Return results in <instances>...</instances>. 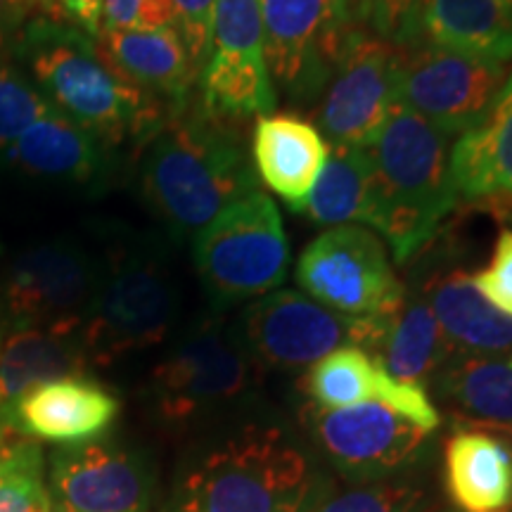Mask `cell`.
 Segmentation results:
<instances>
[{"instance_id":"6da1fadb","label":"cell","mask_w":512,"mask_h":512,"mask_svg":"<svg viewBox=\"0 0 512 512\" xmlns=\"http://www.w3.org/2000/svg\"><path fill=\"white\" fill-rule=\"evenodd\" d=\"M17 55L48 105L102 147L145 143L162 126V102L128 81L86 31L34 19L17 34Z\"/></svg>"},{"instance_id":"7a4b0ae2","label":"cell","mask_w":512,"mask_h":512,"mask_svg":"<svg viewBox=\"0 0 512 512\" xmlns=\"http://www.w3.org/2000/svg\"><path fill=\"white\" fill-rule=\"evenodd\" d=\"M140 185L152 211L176 235H197L228 204L259 190V178L226 119H171L145 140Z\"/></svg>"},{"instance_id":"3957f363","label":"cell","mask_w":512,"mask_h":512,"mask_svg":"<svg viewBox=\"0 0 512 512\" xmlns=\"http://www.w3.org/2000/svg\"><path fill=\"white\" fill-rule=\"evenodd\" d=\"M373 164V209L368 226L387 240L394 259L411 261L437 238L458 209L448 174L451 136L396 105L380 133L363 145Z\"/></svg>"},{"instance_id":"277c9868","label":"cell","mask_w":512,"mask_h":512,"mask_svg":"<svg viewBox=\"0 0 512 512\" xmlns=\"http://www.w3.org/2000/svg\"><path fill=\"white\" fill-rule=\"evenodd\" d=\"M316 477L275 427H245L185 467L162 512H302Z\"/></svg>"},{"instance_id":"5b68a950","label":"cell","mask_w":512,"mask_h":512,"mask_svg":"<svg viewBox=\"0 0 512 512\" xmlns=\"http://www.w3.org/2000/svg\"><path fill=\"white\" fill-rule=\"evenodd\" d=\"M178 287L169 261L143 242H121L100 271V285L81 325L88 361L110 363L157 347L174 328Z\"/></svg>"},{"instance_id":"8992f818","label":"cell","mask_w":512,"mask_h":512,"mask_svg":"<svg viewBox=\"0 0 512 512\" xmlns=\"http://www.w3.org/2000/svg\"><path fill=\"white\" fill-rule=\"evenodd\" d=\"M195 266L209 302L219 309L283 285L290 245L271 197L254 190L228 204L195 235Z\"/></svg>"},{"instance_id":"52a82bcc","label":"cell","mask_w":512,"mask_h":512,"mask_svg":"<svg viewBox=\"0 0 512 512\" xmlns=\"http://www.w3.org/2000/svg\"><path fill=\"white\" fill-rule=\"evenodd\" d=\"M294 275L311 299L351 318L394 316L406 302L387 245L375 230L354 223L320 233Z\"/></svg>"},{"instance_id":"ba28073f","label":"cell","mask_w":512,"mask_h":512,"mask_svg":"<svg viewBox=\"0 0 512 512\" xmlns=\"http://www.w3.org/2000/svg\"><path fill=\"white\" fill-rule=\"evenodd\" d=\"M387 318H351L294 290L268 292L242 313V344L256 363L275 370L311 368L339 347L377 349Z\"/></svg>"},{"instance_id":"9c48e42d","label":"cell","mask_w":512,"mask_h":512,"mask_svg":"<svg viewBox=\"0 0 512 512\" xmlns=\"http://www.w3.org/2000/svg\"><path fill=\"white\" fill-rule=\"evenodd\" d=\"M254 358L221 328L202 323L166 354L150 377V396L169 425H192L233 406L254 384Z\"/></svg>"},{"instance_id":"30bf717a","label":"cell","mask_w":512,"mask_h":512,"mask_svg":"<svg viewBox=\"0 0 512 512\" xmlns=\"http://www.w3.org/2000/svg\"><path fill=\"white\" fill-rule=\"evenodd\" d=\"M102 264L74 240L38 242L5 268L0 311L10 330L81 332Z\"/></svg>"},{"instance_id":"8fae6325","label":"cell","mask_w":512,"mask_h":512,"mask_svg":"<svg viewBox=\"0 0 512 512\" xmlns=\"http://www.w3.org/2000/svg\"><path fill=\"white\" fill-rule=\"evenodd\" d=\"M261 12L273 86L316 105L356 29L349 0H261Z\"/></svg>"},{"instance_id":"7c38bea8","label":"cell","mask_w":512,"mask_h":512,"mask_svg":"<svg viewBox=\"0 0 512 512\" xmlns=\"http://www.w3.org/2000/svg\"><path fill=\"white\" fill-rule=\"evenodd\" d=\"M202 112L216 119L273 114L278 95L268 72L261 0H216L209 57L200 72Z\"/></svg>"},{"instance_id":"4fadbf2b","label":"cell","mask_w":512,"mask_h":512,"mask_svg":"<svg viewBox=\"0 0 512 512\" xmlns=\"http://www.w3.org/2000/svg\"><path fill=\"white\" fill-rule=\"evenodd\" d=\"M505 79L503 62L415 43L401 50L396 102L453 138L484 119Z\"/></svg>"},{"instance_id":"5bb4252c","label":"cell","mask_w":512,"mask_h":512,"mask_svg":"<svg viewBox=\"0 0 512 512\" xmlns=\"http://www.w3.org/2000/svg\"><path fill=\"white\" fill-rule=\"evenodd\" d=\"M401 46L356 27L323 88L313 117L330 145H368L396 102Z\"/></svg>"},{"instance_id":"9a60e30c","label":"cell","mask_w":512,"mask_h":512,"mask_svg":"<svg viewBox=\"0 0 512 512\" xmlns=\"http://www.w3.org/2000/svg\"><path fill=\"white\" fill-rule=\"evenodd\" d=\"M311 430L344 477L368 484L418 463L432 437L430 430L377 401L339 411L311 406Z\"/></svg>"},{"instance_id":"2e32d148","label":"cell","mask_w":512,"mask_h":512,"mask_svg":"<svg viewBox=\"0 0 512 512\" xmlns=\"http://www.w3.org/2000/svg\"><path fill=\"white\" fill-rule=\"evenodd\" d=\"M48 491L55 512H150L152 472L143 456L110 441L60 446Z\"/></svg>"},{"instance_id":"e0dca14e","label":"cell","mask_w":512,"mask_h":512,"mask_svg":"<svg viewBox=\"0 0 512 512\" xmlns=\"http://www.w3.org/2000/svg\"><path fill=\"white\" fill-rule=\"evenodd\" d=\"M302 387L313 408L339 411L358 403L377 401L415 425L434 432L441 425L439 411L422 384L396 380L363 347H339L306 370Z\"/></svg>"},{"instance_id":"ac0fdd59","label":"cell","mask_w":512,"mask_h":512,"mask_svg":"<svg viewBox=\"0 0 512 512\" xmlns=\"http://www.w3.org/2000/svg\"><path fill=\"white\" fill-rule=\"evenodd\" d=\"M121 403L114 392L86 375L31 387L8 408V425L36 441L79 446L98 441L119 418Z\"/></svg>"},{"instance_id":"d6986e66","label":"cell","mask_w":512,"mask_h":512,"mask_svg":"<svg viewBox=\"0 0 512 512\" xmlns=\"http://www.w3.org/2000/svg\"><path fill=\"white\" fill-rule=\"evenodd\" d=\"M448 174L458 207L472 204L512 219V72L484 119L451 145Z\"/></svg>"},{"instance_id":"ffe728a7","label":"cell","mask_w":512,"mask_h":512,"mask_svg":"<svg viewBox=\"0 0 512 512\" xmlns=\"http://www.w3.org/2000/svg\"><path fill=\"white\" fill-rule=\"evenodd\" d=\"M330 145L297 114H264L252 136L254 174L292 211H304L313 185L328 162Z\"/></svg>"},{"instance_id":"44dd1931","label":"cell","mask_w":512,"mask_h":512,"mask_svg":"<svg viewBox=\"0 0 512 512\" xmlns=\"http://www.w3.org/2000/svg\"><path fill=\"white\" fill-rule=\"evenodd\" d=\"M0 164L55 185H93L107 166L105 147L55 107L15 140Z\"/></svg>"},{"instance_id":"7402d4cb","label":"cell","mask_w":512,"mask_h":512,"mask_svg":"<svg viewBox=\"0 0 512 512\" xmlns=\"http://www.w3.org/2000/svg\"><path fill=\"white\" fill-rule=\"evenodd\" d=\"M95 43L140 91L169 102L176 114L185 110L197 69L174 27L100 31Z\"/></svg>"},{"instance_id":"603a6c76","label":"cell","mask_w":512,"mask_h":512,"mask_svg":"<svg viewBox=\"0 0 512 512\" xmlns=\"http://www.w3.org/2000/svg\"><path fill=\"white\" fill-rule=\"evenodd\" d=\"M444 486L460 512H512L510 441L458 427L444 444Z\"/></svg>"},{"instance_id":"cb8c5ba5","label":"cell","mask_w":512,"mask_h":512,"mask_svg":"<svg viewBox=\"0 0 512 512\" xmlns=\"http://www.w3.org/2000/svg\"><path fill=\"white\" fill-rule=\"evenodd\" d=\"M432 387L463 427L501 432L512 425V351L456 354Z\"/></svg>"},{"instance_id":"d4e9b609","label":"cell","mask_w":512,"mask_h":512,"mask_svg":"<svg viewBox=\"0 0 512 512\" xmlns=\"http://www.w3.org/2000/svg\"><path fill=\"white\" fill-rule=\"evenodd\" d=\"M441 330L456 354H510L512 318L482 297L465 268L434 273L422 285Z\"/></svg>"},{"instance_id":"484cf974","label":"cell","mask_w":512,"mask_h":512,"mask_svg":"<svg viewBox=\"0 0 512 512\" xmlns=\"http://www.w3.org/2000/svg\"><path fill=\"white\" fill-rule=\"evenodd\" d=\"M418 43L491 62L512 60V0H422Z\"/></svg>"},{"instance_id":"4316f807","label":"cell","mask_w":512,"mask_h":512,"mask_svg":"<svg viewBox=\"0 0 512 512\" xmlns=\"http://www.w3.org/2000/svg\"><path fill=\"white\" fill-rule=\"evenodd\" d=\"M86 366L88 354L81 332L10 330L0 344V399L5 413L31 387L83 375Z\"/></svg>"},{"instance_id":"83f0119b","label":"cell","mask_w":512,"mask_h":512,"mask_svg":"<svg viewBox=\"0 0 512 512\" xmlns=\"http://www.w3.org/2000/svg\"><path fill=\"white\" fill-rule=\"evenodd\" d=\"M373 356L396 380L425 387V382H432L439 370L456 356V351L448 344L427 299L415 294L406 297L401 309L389 316Z\"/></svg>"},{"instance_id":"f1b7e54d","label":"cell","mask_w":512,"mask_h":512,"mask_svg":"<svg viewBox=\"0 0 512 512\" xmlns=\"http://www.w3.org/2000/svg\"><path fill=\"white\" fill-rule=\"evenodd\" d=\"M373 209V164L361 145H330L328 162L313 185L304 211L316 226L368 223Z\"/></svg>"},{"instance_id":"f546056e","label":"cell","mask_w":512,"mask_h":512,"mask_svg":"<svg viewBox=\"0 0 512 512\" xmlns=\"http://www.w3.org/2000/svg\"><path fill=\"white\" fill-rule=\"evenodd\" d=\"M0 512H55L41 441L12 427L0 432Z\"/></svg>"},{"instance_id":"4dcf8cb0","label":"cell","mask_w":512,"mask_h":512,"mask_svg":"<svg viewBox=\"0 0 512 512\" xmlns=\"http://www.w3.org/2000/svg\"><path fill=\"white\" fill-rule=\"evenodd\" d=\"M427 489L408 479L370 482L347 491H328L325 482L313 486L302 512H422Z\"/></svg>"},{"instance_id":"1f68e13d","label":"cell","mask_w":512,"mask_h":512,"mask_svg":"<svg viewBox=\"0 0 512 512\" xmlns=\"http://www.w3.org/2000/svg\"><path fill=\"white\" fill-rule=\"evenodd\" d=\"M50 110L34 81L0 62V162L27 128Z\"/></svg>"},{"instance_id":"d6a6232c","label":"cell","mask_w":512,"mask_h":512,"mask_svg":"<svg viewBox=\"0 0 512 512\" xmlns=\"http://www.w3.org/2000/svg\"><path fill=\"white\" fill-rule=\"evenodd\" d=\"M420 10L422 0H349L356 27L401 48L418 43Z\"/></svg>"},{"instance_id":"836d02e7","label":"cell","mask_w":512,"mask_h":512,"mask_svg":"<svg viewBox=\"0 0 512 512\" xmlns=\"http://www.w3.org/2000/svg\"><path fill=\"white\" fill-rule=\"evenodd\" d=\"M174 5V29L188 50L197 79L209 57L211 27H214L216 0H171Z\"/></svg>"},{"instance_id":"e575fe53","label":"cell","mask_w":512,"mask_h":512,"mask_svg":"<svg viewBox=\"0 0 512 512\" xmlns=\"http://www.w3.org/2000/svg\"><path fill=\"white\" fill-rule=\"evenodd\" d=\"M174 27L171 0H102L100 31Z\"/></svg>"},{"instance_id":"d590c367","label":"cell","mask_w":512,"mask_h":512,"mask_svg":"<svg viewBox=\"0 0 512 512\" xmlns=\"http://www.w3.org/2000/svg\"><path fill=\"white\" fill-rule=\"evenodd\" d=\"M472 283L486 302L512 318V230L498 235L489 266L472 275Z\"/></svg>"},{"instance_id":"8d00e7d4","label":"cell","mask_w":512,"mask_h":512,"mask_svg":"<svg viewBox=\"0 0 512 512\" xmlns=\"http://www.w3.org/2000/svg\"><path fill=\"white\" fill-rule=\"evenodd\" d=\"M31 3L46 12L53 22L81 29L88 36L100 34L102 0H31Z\"/></svg>"},{"instance_id":"74e56055","label":"cell","mask_w":512,"mask_h":512,"mask_svg":"<svg viewBox=\"0 0 512 512\" xmlns=\"http://www.w3.org/2000/svg\"><path fill=\"white\" fill-rule=\"evenodd\" d=\"M31 0H0V36L10 38L27 27Z\"/></svg>"},{"instance_id":"f35d334b","label":"cell","mask_w":512,"mask_h":512,"mask_svg":"<svg viewBox=\"0 0 512 512\" xmlns=\"http://www.w3.org/2000/svg\"><path fill=\"white\" fill-rule=\"evenodd\" d=\"M8 418H5V406H3V399H0V432L8 430Z\"/></svg>"},{"instance_id":"ab89813d","label":"cell","mask_w":512,"mask_h":512,"mask_svg":"<svg viewBox=\"0 0 512 512\" xmlns=\"http://www.w3.org/2000/svg\"><path fill=\"white\" fill-rule=\"evenodd\" d=\"M5 328H8V325H5L3 311H0V344H3V339H5Z\"/></svg>"},{"instance_id":"60d3db41","label":"cell","mask_w":512,"mask_h":512,"mask_svg":"<svg viewBox=\"0 0 512 512\" xmlns=\"http://www.w3.org/2000/svg\"><path fill=\"white\" fill-rule=\"evenodd\" d=\"M496 434H503L505 439L510 441V446H512V425L510 427H505V430H501V432H496Z\"/></svg>"},{"instance_id":"b9f144b4","label":"cell","mask_w":512,"mask_h":512,"mask_svg":"<svg viewBox=\"0 0 512 512\" xmlns=\"http://www.w3.org/2000/svg\"><path fill=\"white\" fill-rule=\"evenodd\" d=\"M5 46H8V38H3V36H0V53H3Z\"/></svg>"},{"instance_id":"7bdbcfd3","label":"cell","mask_w":512,"mask_h":512,"mask_svg":"<svg viewBox=\"0 0 512 512\" xmlns=\"http://www.w3.org/2000/svg\"><path fill=\"white\" fill-rule=\"evenodd\" d=\"M0 252H3V249H0Z\"/></svg>"}]
</instances>
